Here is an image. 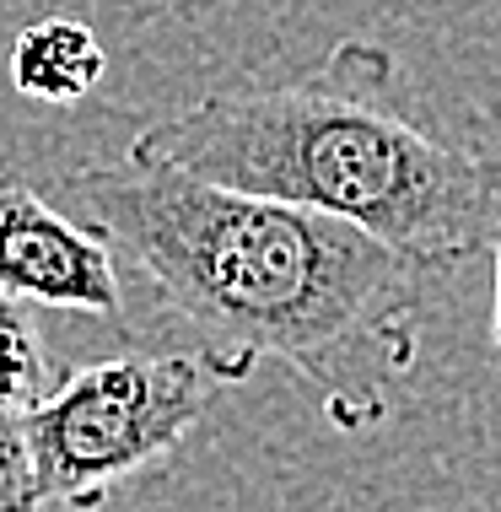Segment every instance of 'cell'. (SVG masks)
Listing matches in <instances>:
<instances>
[{"mask_svg":"<svg viewBox=\"0 0 501 512\" xmlns=\"http://www.w3.org/2000/svg\"><path fill=\"white\" fill-rule=\"evenodd\" d=\"M65 195L130 254L216 383L286 362L334 432H378L421 356L431 270L340 216L167 162L81 168Z\"/></svg>","mask_w":501,"mask_h":512,"instance_id":"6da1fadb","label":"cell"},{"mask_svg":"<svg viewBox=\"0 0 501 512\" xmlns=\"http://www.w3.org/2000/svg\"><path fill=\"white\" fill-rule=\"evenodd\" d=\"M394 81L388 44L340 38L308 76L221 87L146 124L124 157L340 216L442 275L491 243L501 162L410 124Z\"/></svg>","mask_w":501,"mask_h":512,"instance_id":"7a4b0ae2","label":"cell"},{"mask_svg":"<svg viewBox=\"0 0 501 512\" xmlns=\"http://www.w3.org/2000/svg\"><path fill=\"white\" fill-rule=\"evenodd\" d=\"M216 389L194 351L108 356L54 378L22 410L33 507H97L130 475L162 464L205 421Z\"/></svg>","mask_w":501,"mask_h":512,"instance_id":"3957f363","label":"cell"},{"mask_svg":"<svg viewBox=\"0 0 501 512\" xmlns=\"http://www.w3.org/2000/svg\"><path fill=\"white\" fill-rule=\"evenodd\" d=\"M0 292L27 308L114 318L124 302L119 254L92 221L54 211L22 178H0Z\"/></svg>","mask_w":501,"mask_h":512,"instance_id":"277c9868","label":"cell"},{"mask_svg":"<svg viewBox=\"0 0 501 512\" xmlns=\"http://www.w3.org/2000/svg\"><path fill=\"white\" fill-rule=\"evenodd\" d=\"M108 71V49L87 22L76 17H44L22 27L11 44V87L33 103L65 108L81 103Z\"/></svg>","mask_w":501,"mask_h":512,"instance_id":"5b68a950","label":"cell"},{"mask_svg":"<svg viewBox=\"0 0 501 512\" xmlns=\"http://www.w3.org/2000/svg\"><path fill=\"white\" fill-rule=\"evenodd\" d=\"M54 383L44 356V335L33 324V308L0 292V410H27Z\"/></svg>","mask_w":501,"mask_h":512,"instance_id":"8992f818","label":"cell"},{"mask_svg":"<svg viewBox=\"0 0 501 512\" xmlns=\"http://www.w3.org/2000/svg\"><path fill=\"white\" fill-rule=\"evenodd\" d=\"M0 512H33V464L17 410H0Z\"/></svg>","mask_w":501,"mask_h":512,"instance_id":"52a82bcc","label":"cell"},{"mask_svg":"<svg viewBox=\"0 0 501 512\" xmlns=\"http://www.w3.org/2000/svg\"><path fill=\"white\" fill-rule=\"evenodd\" d=\"M491 259H496V297H491V340H496V351H501V221H496V232H491Z\"/></svg>","mask_w":501,"mask_h":512,"instance_id":"ba28073f","label":"cell"}]
</instances>
